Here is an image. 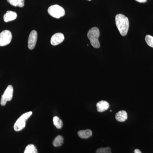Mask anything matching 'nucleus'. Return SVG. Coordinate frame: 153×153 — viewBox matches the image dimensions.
<instances>
[{
  "label": "nucleus",
  "mask_w": 153,
  "mask_h": 153,
  "mask_svg": "<svg viewBox=\"0 0 153 153\" xmlns=\"http://www.w3.org/2000/svg\"><path fill=\"white\" fill-rule=\"evenodd\" d=\"M115 23L121 35L123 36H126L129 27L128 18L123 14H117L115 17Z\"/></svg>",
  "instance_id": "1"
},
{
  "label": "nucleus",
  "mask_w": 153,
  "mask_h": 153,
  "mask_svg": "<svg viewBox=\"0 0 153 153\" xmlns=\"http://www.w3.org/2000/svg\"><path fill=\"white\" fill-rule=\"evenodd\" d=\"M100 35V32L99 30L96 27L91 28L88 33V38L90 40L91 46L96 49H98L100 47V44L98 40Z\"/></svg>",
  "instance_id": "2"
},
{
  "label": "nucleus",
  "mask_w": 153,
  "mask_h": 153,
  "mask_svg": "<svg viewBox=\"0 0 153 153\" xmlns=\"http://www.w3.org/2000/svg\"><path fill=\"white\" fill-rule=\"evenodd\" d=\"M32 114V111H29L22 114L15 123L14 126V130L16 131H19L25 128L26 126V121L27 120Z\"/></svg>",
  "instance_id": "3"
},
{
  "label": "nucleus",
  "mask_w": 153,
  "mask_h": 153,
  "mask_svg": "<svg viewBox=\"0 0 153 153\" xmlns=\"http://www.w3.org/2000/svg\"><path fill=\"white\" fill-rule=\"evenodd\" d=\"M48 12L49 15L56 19H59L65 15L64 9L58 5H53L48 8Z\"/></svg>",
  "instance_id": "4"
},
{
  "label": "nucleus",
  "mask_w": 153,
  "mask_h": 153,
  "mask_svg": "<svg viewBox=\"0 0 153 153\" xmlns=\"http://www.w3.org/2000/svg\"><path fill=\"white\" fill-rule=\"evenodd\" d=\"M12 34L10 31L5 30L0 33V46L4 47L10 43L12 39Z\"/></svg>",
  "instance_id": "5"
},
{
  "label": "nucleus",
  "mask_w": 153,
  "mask_h": 153,
  "mask_svg": "<svg viewBox=\"0 0 153 153\" xmlns=\"http://www.w3.org/2000/svg\"><path fill=\"white\" fill-rule=\"evenodd\" d=\"M13 86L9 85L6 88L4 92L2 95L1 100V105L4 106L7 103V102L10 101L13 97Z\"/></svg>",
  "instance_id": "6"
},
{
  "label": "nucleus",
  "mask_w": 153,
  "mask_h": 153,
  "mask_svg": "<svg viewBox=\"0 0 153 153\" xmlns=\"http://www.w3.org/2000/svg\"><path fill=\"white\" fill-rule=\"evenodd\" d=\"M38 39V33L36 30H33L30 33L28 39V48L30 50L34 49Z\"/></svg>",
  "instance_id": "7"
},
{
  "label": "nucleus",
  "mask_w": 153,
  "mask_h": 153,
  "mask_svg": "<svg viewBox=\"0 0 153 153\" xmlns=\"http://www.w3.org/2000/svg\"><path fill=\"white\" fill-rule=\"evenodd\" d=\"M65 39L64 35L61 33H57L54 34L51 38V44L53 46H57L63 42Z\"/></svg>",
  "instance_id": "8"
},
{
  "label": "nucleus",
  "mask_w": 153,
  "mask_h": 153,
  "mask_svg": "<svg viewBox=\"0 0 153 153\" xmlns=\"http://www.w3.org/2000/svg\"><path fill=\"white\" fill-rule=\"evenodd\" d=\"M97 111L99 112H102L107 110L109 108L108 102L104 100H101L97 102L96 104Z\"/></svg>",
  "instance_id": "9"
},
{
  "label": "nucleus",
  "mask_w": 153,
  "mask_h": 153,
  "mask_svg": "<svg viewBox=\"0 0 153 153\" xmlns=\"http://www.w3.org/2000/svg\"><path fill=\"white\" fill-rule=\"evenodd\" d=\"M17 14L16 12L13 11H7L6 13L4 16V21L6 22H8L13 21L16 19Z\"/></svg>",
  "instance_id": "10"
},
{
  "label": "nucleus",
  "mask_w": 153,
  "mask_h": 153,
  "mask_svg": "<svg viewBox=\"0 0 153 153\" xmlns=\"http://www.w3.org/2000/svg\"><path fill=\"white\" fill-rule=\"evenodd\" d=\"M115 118L118 121L123 122L127 119V113L125 111H120L116 114Z\"/></svg>",
  "instance_id": "11"
},
{
  "label": "nucleus",
  "mask_w": 153,
  "mask_h": 153,
  "mask_svg": "<svg viewBox=\"0 0 153 153\" xmlns=\"http://www.w3.org/2000/svg\"><path fill=\"white\" fill-rule=\"evenodd\" d=\"M77 133L79 137L82 139L88 138L92 135V132L90 129L79 131Z\"/></svg>",
  "instance_id": "12"
},
{
  "label": "nucleus",
  "mask_w": 153,
  "mask_h": 153,
  "mask_svg": "<svg viewBox=\"0 0 153 153\" xmlns=\"http://www.w3.org/2000/svg\"><path fill=\"white\" fill-rule=\"evenodd\" d=\"M7 1L14 7H23L25 6V0H7Z\"/></svg>",
  "instance_id": "13"
},
{
  "label": "nucleus",
  "mask_w": 153,
  "mask_h": 153,
  "mask_svg": "<svg viewBox=\"0 0 153 153\" xmlns=\"http://www.w3.org/2000/svg\"><path fill=\"white\" fill-rule=\"evenodd\" d=\"M63 140H64V138L62 136H57L53 140V146L55 147L60 146L63 144Z\"/></svg>",
  "instance_id": "14"
},
{
  "label": "nucleus",
  "mask_w": 153,
  "mask_h": 153,
  "mask_svg": "<svg viewBox=\"0 0 153 153\" xmlns=\"http://www.w3.org/2000/svg\"><path fill=\"white\" fill-rule=\"evenodd\" d=\"M53 123L56 128L58 129H61L63 126V123L58 117L55 116L53 119Z\"/></svg>",
  "instance_id": "15"
},
{
  "label": "nucleus",
  "mask_w": 153,
  "mask_h": 153,
  "mask_svg": "<svg viewBox=\"0 0 153 153\" xmlns=\"http://www.w3.org/2000/svg\"><path fill=\"white\" fill-rule=\"evenodd\" d=\"M24 153H38V152L34 145L29 144L26 147Z\"/></svg>",
  "instance_id": "16"
},
{
  "label": "nucleus",
  "mask_w": 153,
  "mask_h": 153,
  "mask_svg": "<svg viewBox=\"0 0 153 153\" xmlns=\"http://www.w3.org/2000/svg\"><path fill=\"white\" fill-rule=\"evenodd\" d=\"M145 40L147 44L149 47L153 48V37L150 35H147L145 38Z\"/></svg>",
  "instance_id": "17"
},
{
  "label": "nucleus",
  "mask_w": 153,
  "mask_h": 153,
  "mask_svg": "<svg viewBox=\"0 0 153 153\" xmlns=\"http://www.w3.org/2000/svg\"><path fill=\"white\" fill-rule=\"evenodd\" d=\"M96 153H111V149L110 147L101 148L97 150Z\"/></svg>",
  "instance_id": "18"
},
{
  "label": "nucleus",
  "mask_w": 153,
  "mask_h": 153,
  "mask_svg": "<svg viewBox=\"0 0 153 153\" xmlns=\"http://www.w3.org/2000/svg\"><path fill=\"white\" fill-rule=\"evenodd\" d=\"M135 1L139 3H145L147 2V0H135Z\"/></svg>",
  "instance_id": "19"
},
{
  "label": "nucleus",
  "mask_w": 153,
  "mask_h": 153,
  "mask_svg": "<svg viewBox=\"0 0 153 153\" xmlns=\"http://www.w3.org/2000/svg\"><path fill=\"white\" fill-rule=\"evenodd\" d=\"M134 153H142V152L140 150L138 149H135L134 150Z\"/></svg>",
  "instance_id": "20"
},
{
  "label": "nucleus",
  "mask_w": 153,
  "mask_h": 153,
  "mask_svg": "<svg viewBox=\"0 0 153 153\" xmlns=\"http://www.w3.org/2000/svg\"><path fill=\"white\" fill-rule=\"evenodd\" d=\"M88 1H91V0H88Z\"/></svg>",
  "instance_id": "21"
}]
</instances>
